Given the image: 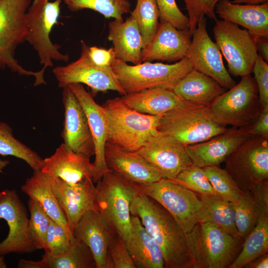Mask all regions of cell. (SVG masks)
<instances>
[{
	"instance_id": "43",
	"label": "cell",
	"mask_w": 268,
	"mask_h": 268,
	"mask_svg": "<svg viewBox=\"0 0 268 268\" xmlns=\"http://www.w3.org/2000/svg\"><path fill=\"white\" fill-rule=\"evenodd\" d=\"M108 258V268H135L125 241L115 233L109 244Z\"/></svg>"
},
{
	"instance_id": "47",
	"label": "cell",
	"mask_w": 268,
	"mask_h": 268,
	"mask_svg": "<svg viewBox=\"0 0 268 268\" xmlns=\"http://www.w3.org/2000/svg\"><path fill=\"white\" fill-rule=\"evenodd\" d=\"M88 56L95 65L103 68L111 67L116 59L113 48L107 50L96 46L89 47Z\"/></svg>"
},
{
	"instance_id": "26",
	"label": "cell",
	"mask_w": 268,
	"mask_h": 268,
	"mask_svg": "<svg viewBox=\"0 0 268 268\" xmlns=\"http://www.w3.org/2000/svg\"><path fill=\"white\" fill-rule=\"evenodd\" d=\"M108 39L113 45L116 59L134 65L142 63V39L138 24L131 15L125 21L114 19L109 23Z\"/></svg>"
},
{
	"instance_id": "9",
	"label": "cell",
	"mask_w": 268,
	"mask_h": 268,
	"mask_svg": "<svg viewBox=\"0 0 268 268\" xmlns=\"http://www.w3.org/2000/svg\"><path fill=\"white\" fill-rule=\"evenodd\" d=\"M140 191L162 205L188 237L198 229L197 215L201 201L196 193L172 181L161 178L147 184H136Z\"/></svg>"
},
{
	"instance_id": "51",
	"label": "cell",
	"mask_w": 268,
	"mask_h": 268,
	"mask_svg": "<svg viewBox=\"0 0 268 268\" xmlns=\"http://www.w3.org/2000/svg\"><path fill=\"white\" fill-rule=\"evenodd\" d=\"M7 265L5 261L4 257L2 255H0V268H6Z\"/></svg>"
},
{
	"instance_id": "24",
	"label": "cell",
	"mask_w": 268,
	"mask_h": 268,
	"mask_svg": "<svg viewBox=\"0 0 268 268\" xmlns=\"http://www.w3.org/2000/svg\"><path fill=\"white\" fill-rule=\"evenodd\" d=\"M115 233L98 210L86 213L75 226L72 234L90 250L96 268H108V252Z\"/></svg>"
},
{
	"instance_id": "31",
	"label": "cell",
	"mask_w": 268,
	"mask_h": 268,
	"mask_svg": "<svg viewBox=\"0 0 268 268\" xmlns=\"http://www.w3.org/2000/svg\"><path fill=\"white\" fill-rule=\"evenodd\" d=\"M21 191L29 198L37 201L52 220L72 234L47 175L41 171H34L21 186Z\"/></svg>"
},
{
	"instance_id": "50",
	"label": "cell",
	"mask_w": 268,
	"mask_h": 268,
	"mask_svg": "<svg viewBox=\"0 0 268 268\" xmlns=\"http://www.w3.org/2000/svg\"><path fill=\"white\" fill-rule=\"evenodd\" d=\"M9 163L7 160H2L0 159V173L2 172L3 169L7 166ZM2 196V192H0V198Z\"/></svg>"
},
{
	"instance_id": "48",
	"label": "cell",
	"mask_w": 268,
	"mask_h": 268,
	"mask_svg": "<svg viewBox=\"0 0 268 268\" xmlns=\"http://www.w3.org/2000/svg\"><path fill=\"white\" fill-rule=\"evenodd\" d=\"M257 45L259 55L268 63V38H260L257 40Z\"/></svg>"
},
{
	"instance_id": "18",
	"label": "cell",
	"mask_w": 268,
	"mask_h": 268,
	"mask_svg": "<svg viewBox=\"0 0 268 268\" xmlns=\"http://www.w3.org/2000/svg\"><path fill=\"white\" fill-rule=\"evenodd\" d=\"M48 177L72 233L82 216L88 211L97 210L96 187L90 179L75 184H69L60 178Z\"/></svg>"
},
{
	"instance_id": "6",
	"label": "cell",
	"mask_w": 268,
	"mask_h": 268,
	"mask_svg": "<svg viewBox=\"0 0 268 268\" xmlns=\"http://www.w3.org/2000/svg\"><path fill=\"white\" fill-rule=\"evenodd\" d=\"M207 108L213 120L220 126L243 128L253 124L261 107L251 74L241 77L237 84L218 96Z\"/></svg>"
},
{
	"instance_id": "19",
	"label": "cell",
	"mask_w": 268,
	"mask_h": 268,
	"mask_svg": "<svg viewBox=\"0 0 268 268\" xmlns=\"http://www.w3.org/2000/svg\"><path fill=\"white\" fill-rule=\"evenodd\" d=\"M67 86L71 90L86 115L92 133L94 147L95 159L93 163L96 170L93 183H96L109 171L105 160V147L107 141L108 120L106 111L94 100L81 83H74Z\"/></svg>"
},
{
	"instance_id": "11",
	"label": "cell",
	"mask_w": 268,
	"mask_h": 268,
	"mask_svg": "<svg viewBox=\"0 0 268 268\" xmlns=\"http://www.w3.org/2000/svg\"><path fill=\"white\" fill-rule=\"evenodd\" d=\"M213 31L229 73L236 77L251 74L259 56L257 38L247 29L224 20H215Z\"/></svg>"
},
{
	"instance_id": "1",
	"label": "cell",
	"mask_w": 268,
	"mask_h": 268,
	"mask_svg": "<svg viewBox=\"0 0 268 268\" xmlns=\"http://www.w3.org/2000/svg\"><path fill=\"white\" fill-rule=\"evenodd\" d=\"M130 211L132 215L139 217L146 230L160 247L164 268H196L193 240L183 233L162 205L139 190L132 202Z\"/></svg>"
},
{
	"instance_id": "13",
	"label": "cell",
	"mask_w": 268,
	"mask_h": 268,
	"mask_svg": "<svg viewBox=\"0 0 268 268\" xmlns=\"http://www.w3.org/2000/svg\"><path fill=\"white\" fill-rule=\"evenodd\" d=\"M240 238L216 225L200 223L196 242V268H229L235 260Z\"/></svg>"
},
{
	"instance_id": "30",
	"label": "cell",
	"mask_w": 268,
	"mask_h": 268,
	"mask_svg": "<svg viewBox=\"0 0 268 268\" xmlns=\"http://www.w3.org/2000/svg\"><path fill=\"white\" fill-rule=\"evenodd\" d=\"M18 268H96L89 248L74 238L69 249L57 255L45 253L39 261L21 259Z\"/></svg>"
},
{
	"instance_id": "44",
	"label": "cell",
	"mask_w": 268,
	"mask_h": 268,
	"mask_svg": "<svg viewBox=\"0 0 268 268\" xmlns=\"http://www.w3.org/2000/svg\"><path fill=\"white\" fill-rule=\"evenodd\" d=\"M160 22L170 23L178 29H188L190 20L178 7L175 0H156Z\"/></svg>"
},
{
	"instance_id": "41",
	"label": "cell",
	"mask_w": 268,
	"mask_h": 268,
	"mask_svg": "<svg viewBox=\"0 0 268 268\" xmlns=\"http://www.w3.org/2000/svg\"><path fill=\"white\" fill-rule=\"evenodd\" d=\"M28 208L30 213L29 230L37 250L43 249L51 218L36 200L29 198Z\"/></svg>"
},
{
	"instance_id": "49",
	"label": "cell",
	"mask_w": 268,
	"mask_h": 268,
	"mask_svg": "<svg viewBox=\"0 0 268 268\" xmlns=\"http://www.w3.org/2000/svg\"><path fill=\"white\" fill-rule=\"evenodd\" d=\"M245 267L249 268H268V255L267 253L249 263Z\"/></svg>"
},
{
	"instance_id": "5",
	"label": "cell",
	"mask_w": 268,
	"mask_h": 268,
	"mask_svg": "<svg viewBox=\"0 0 268 268\" xmlns=\"http://www.w3.org/2000/svg\"><path fill=\"white\" fill-rule=\"evenodd\" d=\"M32 0H0V68H8L21 75L35 78L34 86L46 84L41 69L34 71L23 68L15 58L19 45L26 41L27 9Z\"/></svg>"
},
{
	"instance_id": "3",
	"label": "cell",
	"mask_w": 268,
	"mask_h": 268,
	"mask_svg": "<svg viewBox=\"0 0 268 268\" xmlns=\"http://www.w3.org/2000/svg\"><path fill=\"white\" fill-rule=\"evenodd\" d=\"M96 183L97 210L113 231L125 241L131 229V205L139 189L136 184L110 170Z\"/></svg>"
},
{
	"instance_id": "38",
	"label": "cell",
	"mask_w": 268,
	"mask_h": 268,
	"mask_svg": "<svg viewBox=\"0 0 268 268\" xmlns=\"http://www.w3.org/2000/svg\"><path fill=\"white\" fill-rule=\"evenodd\" d=\"M214 191L215 195L235 203L244 193L225 169L218 166L202 167Z\"/></svg>"
},
{
	"instance_id": "36",
	"label": "cell",
	"mask_w": 268,
	"mask_h": 268,
	"mask_svg": "<svg viewBox=\"0 0 268 268\" xmlns=\"http://www.w3.org/2000/svg\"><path fill=\"white\" fill-rule=\"evenodd\" d=\"M139 27L143 42L142 51L151 44L159 24V13L156 0H137L131 14Z\"/></svg>"
},
{
	"instance_id": "35",
	"label": "cell",
	"mask_w": 268,
	"mask_h": 268,
	"mask_svg": "<svg viewBox=\"0 0 268 268\" xmlns=\"http://www.w3.org/2000/svg\"><path fill=\"white\" fill-rule=\"evenodd\" d=\"M234 203L235 226L240 237H246L254 229L264 209L263 205L251 192H244Z\"/></svg>"
},
{
	"instance_id": "33",
	"label": "cell",
	"mask_w": 268,
	"mask_h": 268,
	"mask_svg": "<svg viewBox=\"0 0 268 268\" xmlns=\"http://www.w3.org/2000/svg\"><path fill=\"white\" fill-rule=\"evenodd\" d=\"M243 248L229 268H241L268 251V210L264 209L254 229L245 237Z\"/></svg>"
},
{
	"instance_id": "15",
	"label": "cell",
	"mask_w": 268,
	"mask_h": 268,
	"mask_svg": "<svg viewBox=\"0 0 268 268\" xmlns=\"http://www.w3.org/2000/svg\"><path fill=\"white\" fill-rule=\"evenodd\" d=\"M192 36L186 57L194 69L211 77L226 89L234 86L236 82L224 66L221 53L208 34L205 17L198 23Z\"/></svg>"
},
{
	"instance_id": "17",
	"label": "cell",
	"mask_w": 268,
	"mask_h": 268,
	"mask_svg": "<svg viewBox=\"0 0 268 268\" xmlns=\"http://www.w3.org/2000/svg\"><path fill=\"white\" fill-rule=\"evenodd\" d=\"M63 88L65 119L61 136L64 144L73 152L90 158L95 154V147L86 115L69 87Z\"/></svg>"
},
{
	"instance_id": "20",
	"label": "cell",
	"mask_w": 268,
	"mask_h": 268,
	"mask_svg": "<svg viewBox=\"0 0 268 268\" xmlns=\"http://www.w3.org/2000/svg\"><path fill=\"white\" fill-rule=\"evenodd\" d=\"M249 138L242 128L231 127L207 140L185 148L193 164L202 168L218 166Z\"/></svg>"
},
{
	"instance_id": "21",
	"label": "cell",
	"mask_w": 268,
	"mask_h": 268,
	"mask_svg": "<svg viewBox=\"0 0 268 268\" xmlns=\"http://www.w3.org/2000/svg\"><path fill=\"white\" fill-rule=\"evenodd\" d=\"M41 171L69 184H75L86 179L93 181L96 174L95 168L90 158L73 152L64 143L53 155L44 159Z\"/></svg>"
},
{
	"instance_id": "25",
	"label": "cell",
	"mask_w": 268,
	"mask_h": 268,
	"mask_svg": "<svg viewBox=\"0 0 268 268\" xmlns=\"http://www.w3.org/2000/svg\"><path fill=\"white\" fill-rule=\"evenodd\" d=\"M215 7L222 20L245 27L257 39L268 38V2L242 4L219 0Z\"/></svg>"
},
{
	"instance_id": "10",
	"label": "cell",
	"mask_w": 268,
	"mask_h": 268,
	"mask_svg": "<svg viewBox=\"0 0 268 268\" xmlns=\"http://www.w3.org/2000/svg\"><path fill=\"white\" fill-rule=\"evenodd\" d=\"M225 169L244 192H253L268 179V138H249L225 160Z\"/></svg>"
},
{
	"instance_id": "2",
	"label": "cell",
	"mask_w": 268,
	"mask_h": 268,
	"mask_svg": "<svg viewBox=\"0 0 268 268\" xmlns=\"http://www.w3.org/2000/svg\"><path fill=\"white\" fill-rule=\"evenodd\" d=\"M108 120L107 141L131 151H136L159 132L162 115H149L128 106L121 97L108 99L102 105Z\"/></svg>"
},
{
	"instance_id": "32",
	"label": "cell",
	"mask_w": 268,
	"mask_h": 268,
	"mask_svg": "<svg viewBox=\"0 0 268 268\" xmlns=\"http://www.w3.org/2000/svg\"><path fill=\"white\" fill-rule=\"evenodd\" d=\"M200 199L201 206L197 215L200 223H209L216 225L233 235L240 237L235 226L233 202L215 195H200Z\"/></svg>"
},
{
	"instance_id": "34",
	"label": "cell",
	"mask_w": 268,
	"mask_h": 268,
	"mask_svg": "<svg viewBox=\"0 0 268 268\" xmlns=\"http://www.w3.org/2000/svg\"><path fill=\"white\" fill-rule=\"evenodd\" d=\"M0 154L22 159L34 171H41L44 165V159L17 139L11 128L3 122H0Z\"/></svg>"
},
{
	"instance_id": "23",
	"label": "cell",
	"mask_w": 268,
	"mask_h": 268,
	"mask_svg": "<svg viewBox=\"0 0 268 268\" xmlns=\"http://www.w3.org/2000/svg\"><path fill=\"white\" fill-rule=\"evenodd\" d=\"M104 155L109 170L135 184L153 183L162 178L157 170L135 151L107 141Z\"/></svg>"
},
{
	"instance_id": "7",
	"label": "cell",
	"mask_w": 268,
	"mask_h": 268,
	"mask_svg": "<svg viewBox=\"0 0 268 268\" xmlns=\"http://www.w3.org/2000/svg\"><path fill=\"white\" fill-rule=\"evenodd\" d=\"M62 0H34L27 9L26 19L28 28L26 41L37 52L41 69L54 66L53 61L67 62V54L60 51L61 46L54 44L50 34L58 23Z\"/></svg>"
},
{
	"instance_id": "27",
	"label": "cell",
	"mask_w": 268,
	"mask_h": 268,
	"mask_svg": "<svg viewBox=\"0 0 268 268\" xmlns=\"http://www.w3.org/2000/svg\"><path fill=\"white\" fill-rule=\"evenodd\" d=\"M135 268H163V252L142 225L139 217L131 216V229L125 240Z\"/></svg>"
},
{
	"instance_id": "22",
	"label": "cell",
	"mask_w": 268,
	"mask_h": 268,
	"mask_svg": "<svg viewBox=\"0 0 268 268\" xmlns=\"http://www.w3.org/2000/svg\"><path fill=\"white\" fill-rule=\"evenodd\" d=\"M191 36L189 29H178L168 22H160L151 44L142 51L141 62L180 61L187 56Z\"/></svg>"
},
{
	"instance_id": "12",
	"label": "cell",
	"mask_w": 268,
	"mask_h": 268,
	"mask_svg": "<svg viewBox=\"0 0 268 268\" xmlns=\"http://www.w3.org/2000/svg\"><path fill=\"white\" fill-rule=\"evenodd\" d=\"M80 43L81 53L77 60L53 69L58 86L64 88L70 84L78 83L87 85L93 94L113 90L122 96L126 95L111 67L103 68L95 65L88 56L89 46L83 40Z\"/></svg>"
},
{
	"instance_id": "28",
	"label": "cell",
	"mask_w": 268,
	"mask_h": 268,
	"mask_svg": "<svg viewBox=\"0 0 268 268\" xmlns=\"http://www.w3.org/2000/svg\"><path fill=\"white\" fill-rule=\"evenodd\" d=\"M121 98L131 109L140 113L153 116L195 106L181 99L173 90L161 88L147 89L127 94Z\"/></svg>"
},
{
	"instance_id": "14",
	"label": "cell",
	"mask_w": 268,
	"mask_h": 268,
	"mask_svg": "<svg viewBox=\"0 0 268 268\" xmlns=\"http://www.w3.org/2000/svg\"><path fill=\"white\" fill-rule=\"evenodd\" d=\"M4 219L9 231L0 242V255L10 253L27 254L36 250L29 230L27 209L14 190H5L0 198V219Z\"/></svg>"
},
{
	"instance_id": "37",
	"label": "cell",
	"mask_w": 268,
	"mask_h": 268,
	"mask_svg": "<svg viewBox=\"0 0 268 268\" xmlns=\"http://www.w3.org/2000/svg\"><path fill=\"white\" fill-rule=\"evenodd\" d=\"M70 11L84 9L97 11L105 18L123 20V15L129 12L131 4L128 0H64Z\"/></svg>"
},
{
	"instance_id": "42",
	"label": "cell",
	"mask_w": 268,
	"mask_h": 268,
	"mask_svg": "<svg viewBox=\"0 0 268 268\" xmlns=\"http://www.w3.org/2000/svg\"><path fill=\"white\" fill-rule=\"evenodd\" d=\"M74 238L72 234L51 218L43 249L45 253L57 255L65 252Z\"/></svg>"
},
{
	"instance_id": "46",
	"label": "cell",
	"mask_w": 268,
	"mask_h": 268,
	"mask_svg": "<svg viewBox=\"0 0 268 268\" xmlns=\"http://www.w3.org/2000/svg\"><path fill=\"white\" fill-rule=\"evenodd\" d=\"M242 129L250 138L257 136L268 138V107L261 109L253 124Z\"/></svg>"
},
{
	"instance_id": "40",
	"label": "cell",
	"mask_w": 268,
	"mask_h": 268,
	"mask_svg": "<svg viewBox=\"0 0 268 268\" xmlns=\"http://www.w3.org/2000/svg\"><path fill=\"white\" fill-rule=\"evenodd\" d=\"M170 180L199 195H215L203 168L193 163L182 171L175 178Z\"/></svg>"
},
{
	"instance_id": "29",
	"label": "cell",
	"mask_w": 268,
	"mask_h": 268,
	"mask_svg": "<svg viewBox=\"0 0 268 268\" xmlns=\"http://www.w3.org/2000/svg\"><path fill=\"white\" fill-rule=\"evenodd\" d=\"M226 89L211 77L193 69L179 81L173 91L191 104L207 107Z\"/></svg>"
},
{
	"instance_id": "39",
	"label": "cell",
	"mask_w": 268,
	"mask_h": 268,
	"mask_svg": "<svg viewBox=\"0 0 268 268\" xmlns=\"http://www.w3.org/2000/svg\"><path fill=\"white\" fill-rule=\"evenodd\" d=\"M219 0H184L190 20V33L192 35L198 23L205 15L210 18L217 19L215 8ZM233 3L242 4H260L268 2V0H233Z\"/></svg>"
},
{
	"instance_id": "8",
	"label": "cell",
	"mask_w": 268,
	"mask_h": 268,
	"mask_svg": "<svg viewBox=\"0 0 268 268\" xmlns=\"http://www.w3.org/2000/svg\"><path fill=\"white\" fill-rule=\"evenodd\" d=\"M212 119L207 107L193 106L177 109L163 114L158 130L184 146L207 140L227 130Z\"/></svg>"
},
{
	"instance_id": "16",
	"label": "cell",
	"mask_w": 268,
	"mask_h": 268,
	"mask_svg": "<svg viewBox=\"0 0 268 268\" xmlns=\"http://www.w3.org/2000/svg\"><path fill=\"white\" fill-rule=\"evenodd\" d=\"M159 172L162 178L172 180L193 163L185 146L159 132L135 151Z\"/></svg>"
},
{
	"instance_id": "45",
	"label": "cell",
	"mask_w": 268,
	"mask_h": 268,
	"mask_svg": "<svg viewBox=\"0 0 268 268\" xmlns=\"http://www.w3.org/2000/svg\"><path fill=\"white\" fill-rule=\"evenodd\" d=\"M252 71L258 92L261 109L268 107V64L259 55Z\"/></svg>"
},
{
	"instance_id": "4",
	"label": "cell",
	"mask_w": 268,
	"mask_h": 268,
	"mask_svg": "<svg viewBox=\"0 0 268 268\" xmlns=\"http://www.w3.org/2000/svg\"><path fill=\"white\" fill-rule=\"evenodd\" d=\"M111 68L127 94L154 88L173 90L179 81L194 69L187 57L172 64L147 61L134 65L115 59Z\"/></svg>"
}]
</instances>
